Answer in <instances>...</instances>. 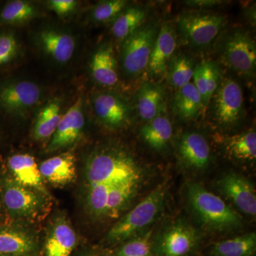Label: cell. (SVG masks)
<instances>
[{
	"label": "cell",
	"mask_w": 256,
	"mask_h": 256,
	"mask_svg": "<svg viewBox=\"0 0 256 256\" xmlns=\"http://www.w3.org/2000/svg\"><path fill=\"white\" fill-rule=\"evenodd\" d=\"M140 174L139 166L132 156L117 148H106L92 153L84 170L87 186L140 180Z\"/></svg>",
	"instance_id": "obj_1"
},
{
	"label": "cell",
	"mask_w": 256,
	"mask_h": 256,
	"mask_svg": "<svg viewBox=\"0 0 256 256\" xmlns=\"http://www.w3.org/2000/svg\"><path fill=\"white\" fill-rule=\"evenodd\" d=\"M188 195L192 208L208 226L222 230L237 228L242 225V216L236 212L200 184H190Z\"/></svg>",
	"instance_id": "obj_2"
},
{
	"label": "cell",
	"mask_w": 256,
	"mask_h": 256,
	"mask_svg": "<svg viewBox=\"0 0 256 256\" xmlns=\"http://www.w3.org/2000/svg\"><path fill=\"white\" fill-rule=\"evenodd\" d=\"M164 196V186L154 188L114 224L106 235V240L110 244L126 242L152 223L162 208Z\"/></svg>",
	"instance_id": "obj_3"
},
{
	"label": "cell",
	"mask_w": 256,
	"mask_h": 256,
	"mask_svg": "<svg viewBox=\"0 0 256 256\" xmlns=\"http://www.w3.org/2000/svg\"><path fill=\"white\" fill-rule=\"evenodd\" d=\"M1 202L12 216L34 220L42 213L47 197L6 176L2 184Z\"/></svg>",
	"instance_id": "obj_4"
},
{
	"label": "cell",
	"mask_w": 256,
	"mask_h": 256,
	"mask_svg": "<svg viewBox=\"0 0 256 256\" xmlns=\"http://www.w3.org/2000/svg\"><path fill=\"white\" fill-rule=\"evenodd\" d=\"M226 18L204 12H188L180 16L178 26L188 44L196 48L208 46L223 30Z\"/></svg>",
	"instance_id": "obj_5"
},
{
	"label": "cell",
	"mask_w": 256,
	"mask_h": 256,
	"mask_svg": "<svg viewBox=\"0 0 256 256\" xmlns=\"http://www.w3.org/2000/svg\"><path fill=\"white\" fill-rule=\"evenodd\" d=\"M158 31L156 25H144L124 40L122 62L128 74L139 75L148 67Z\"/></svg>",
	"instance_id": "obj_6"
},
{
	"label": "cell",
	"mask_w": 256,
	"mask_h": 256,
	"mask_svg": "<svg viewBox=\"0 0 256 256\" xmlns=\"http://www.w3.org/2000/svg\"><path fill=\"white\" fill-rule=\"evenodd\" d=\"M224 62L239 75L252 78L256 73V46L248 32L236 30L224 45Z\"/></svg>",
	"instance_id": "obj_7"
},
{
	"label": "cell",
	"mask_w": 256,
	"mask_h": 256,
	"mask_svg": "<svg viewBox=\"0 0 256 256\" xmlns=\"http://www.w3.org/2000/svg\"><path fill=\"white\" fill-rule=\"evenodd\" d=\"M214 112L218 124L230 127L238 124L244 114L242 88L233 78L220 80L214 92Z\"/></svg>",
	"instance_id": "obj_8"
},
{
	"label": "cell",
	"mask_w": 256,
	"mask_h": 256,
	"mask_svg": "<svg viewBox=\"0 0 256 256\" xmlns=\"http://www.w3.org/2000/svg\"><path fill=\"white\" fill-rule=\"evenodd\" d=\"M198 236L188 224L178 222L162 234L158 242L159 256H188L196 247Z\"/></svg>",
	"instance_id": "obj_9"
},
{
	"label": "cell",
	"mask_w": 256,
	"mask_h": 256,
	"mask_svg": "<svg viewBox=\"0 0 256 256\" xmlns=\"http://www.w3.org/2000/svg\"><path fill=\"white\" fill-rule=\"evenodd\" d=\"M85 124L82 100L79 98L62 116L58 127L50 139L47 151L54 152L74 144L82 136Z\"/></svg>",
	"instance_id": "obj_10"
},
{
	"label": "cell",
	"mask_w": 256,
	"mask_h": 256,
	"mask_svg": "<svg viewBox=\"0 0 256 256\" xmlns=\"http://www.w3.org/2000/svg\"><path fill=\"white\" fill-rule=\"evenodd\" d=\"M220 191L246 214L256 216V194L254 185L240 175L230 173L220 181Z\"/></svg>",
	"instance_id": "obj_11"
},
{
	"label": "cell",
	"mask_w": 256,
	"mask_h": 256,
	"mask_svg": "<svg viewBox=\"0 0 256 256\" xmlns=\"http://www.w3.org/2000/svg\"><path fill=\"white\" fill-rule=\"evenodd\" d=\"M38 246L34 236L18 226H0V256H32Z\"/></svg>",
	"instance_id": "obj_12"
},
{
	"label": "cell",
	"mask_w": 256,
	"mask_h": 256,
	"mask_svg": "<svg viewBox=\"0 0 256 256\" xmlns=\"http://www.w3.org/2000/svg\"><path fill=\"white\" fill-rule=\"evenodd\" d=\"M8 166L12 178L20 184L40 192L46 197L50 192L45 186L38 165L33 156L28 154H16L8 159Z\"/></svg>",
	"instance_id": "obj_13"
},
{
	"label": "cell",
	"mask_w": 256,
	"mask_h": 256,
	"mask_svg": "<svg viewBox=\"0 0 256 256\" xmlns=\"http://www.w3.org/2000/svg\"><path fill=\"white\" fill-rule=\"evenodd\" d=\"M176 47V35L170 24L162 26L156 35L148 63V72L151 76H160L168 70Z\"/></svg>",
	"instance_id": "obj_14"
},
{
	"label": "cell",
	"mask_w": 256,
	"mask_h": 256,
	"mask_svg": "<svg viewBox=\"0 0 256 256\" xmlns=\"http://www.w3.org/2000/svg\"><path fill=\"white\" fill-rule=\"evenodd\" d=\"M43 180L55 186H65L76 178V156L72 152L44 161L38 166Z\"/></svg>",
	"instance_id": "obj_15"
},
{
	"label": "cell",
	"mask_w": 256,
	"mask_h": 256,
	"mask_svg": "<svg viewBox=\"0 0 256 256\" xmlns=\"http://www.w3.org/2000/svg\"><path fill=\"white\" fill-rule=\"evenodd\" d=\"M76 234L64 216L50 226L45 242V256H69L76 244Z\"/></svg>",
	"instance_id": "obj_16"
},
{
	"label": "cell",
	"mask_w": 256,
	"mask_h": 256,
	"mask_svg": "<svg viewBox=\"0 0 256 256\" xmlns=\"http://www.w3.org/2000/svg\"><path fill=\"white\" fill-rule=\"evenodd\" d=\"M41 92L33 82L10 84L0 90V104L6 110L21 111L30 108L40 100Z\"/></svg>",
	"instance_id": "obj_17"
},
{
	"label": "cell",
	"mask_w": 256,
	"mask_h": 256,
	"mask_svg": "<svg viewBox=\"0 0 256 256\" xmlns=\"http://www.w3.org/2000/svg\"><path fill=\"white\" fill-rule=\"evenodd\" d=\"M178 154L185 164L195 170H204L210 159V144L198 132L184 134L178 146Z\"/></svg>",
	"instance_id": "obj_18"
},
{
	"label": "cell",
	"mask_w": 256,
	"mask_h": 256,
	"mask_svg": "<svg viewBox=\"0 0 256 256\" xmlns=\"http://www.w3.org/2000/svg\"><path fill=\"white\" fill-rule=\"evenodd\" d=\"M94 106L98 117L111 128L121 127L129 119V107L114 94H101L96 96Z\"/></svg>",
	"instance_id": "obj_19"
},
{
	"label": "cell",
	"mask_w": 256,
	"mask_h": 256,
	"mask_svg": "<svg viewBox=\"0 0 256 256\" xmlns=\"http://www.w3.org/2000/svg\"><path fill=\"white\" fill-rule=\"evenodd\" d=\"M90 68L92 77L98 84L105 86H112L117 84L118 74L112 45H104L94 54Z\"/></svg>",
	"instance_id": "obj_20"
},
{
	"label": "cell",
	"mask_w": 256,
	"mask_h": 256,
	"mask_svg": "<svg viewBox=\"0 0 256 256\" xmlns=\"http://www.w3.org/2000/svg\"><path fill=\"white\" fill-rule=\"evenodd\" d=\"M164 88L159 84L146 82L143 84L138 92V114L146 122L161 114L164 106Z\"/></svg>",
	"instance_id": "obj_21"
},
{
	"label": "cell",
	"mask_w": 256,
	"mask_h": 256,
	"mask_svg": "<svg viewBox=\"0 0 256 256\" xmlns=\"http://www.w3.org/2000/svg\"><path fill=\"white\" fill-rule=\"evenodd\" d=\"M40 40L44 50L57 62L66 63L72 58L75 50V41L70 35L46 30L40 33Z\"/></svg>",
	"instance_id": "obj_22"
},
{
	"label": "cell",
	"mask_w": 256,
	"mask_h": 256,
	"mask_svg": "<svg viewBox=\"0 0 256 256\" xmlns=\"http://www.w3.org/2000/svg\"><path fill=\"white\" fill-rule=\"evenodd\" d=\"M203 106L201 96L191 82L178 89L173 99L174 112L183 120L196 118Z\"/></svg>",
	"instance_id": "obj_23"
},
{
	"label": "cell",
	"mask_w": 256,
	"mask_h": 256,
	"mask_svg": "<svg viewBox=\"0 0 256 256\" xmlns=\"http://www.w3.org/2000/svg\"><path fill=\"white\" fill-rule=\"evenodd\" d=\"M141 136L152 149H164L172 136V126L166 116L160 114L148 121L141 129Z\"/></svg>",
	"instance_id": "obj_24"
},
{
	"label": "cell",
	"mask_w": 256,
	"mask_h": 256,
	"mask_svg": "<svg viewBox=\"0 0 256 256\" xmlns=\"http://www.w3.org/2000/svg\"><path fill=\"white\" fill-rule=\"evenodd\" d=\"M140 180H130L112 185L108 196L105 217L116 218L134 196Z\"/></svg>",
	"instance_id": "obj_25"
},
{
	"label": "cell",
	"mask_w": 256,
	"mask_h": 256,
	"mask_svg": "<svg viewBox=\"0 0 256 256\" xmlns=\"http://www.w3.org/2000/svg\"><path fill=\"white\" fill-rule=\"evenodd\" d=\"M256 250V234H244L216 242L212 250L214 256H254Z\"/></svg>",
	"instance_id": "obj_26"
},
{
	"label": "cell",
	"mask_w": 256,
	"mask_h": 256,
	"mask_svg": "<svg viewBox=\"0 0 256 256\" xmlns=\"http://www.w3.org/2000/svg\"><path fill=\"white\" fill-rule=\"evenodd\" d=\"M62 116L58 101H52L47 104L37 116L33 136L36 140L50 139L58 127Z\"/></svg>",
	"instance_id": "obj_27"
},
{
	"label": "cell",
	"mask_w": 256,
	"mask_h": 256,
	"mask_svg": "<svg viewBox=\"0 0 256 256\" xmlns=\"http://www.w3.org/2000/svg\"><path fill=\"white\" fill-rule=\"evenodd\" d=\"M146 16V10L139 6L124 10L114 20L112 26V34L119 40H126L142 26Z\"/></svg>",
	"instance_id": "obj_28"
},
{
	"label": "cell",
	"mask_w": 256,
	"mask_h": 256,
	"mask_svg": "<svg viewBox=\"0 0 256 256\" xmlns=\"http://www.w3.org/2000/svg\"><path fill=\"white\" fill-rule=\"evenodd\" d=\"M226 148L229 154L237 160L252 161L256 158V133L255 130L235 134L226 138Z\"/></svg>",
	"instance_id": "obj_29"
},
{
	"label": "cell",
	"mask_w": 256,
	"mask_h": 256,
	"mask_svg": "<svg viewBox=\"0 0 256 256\" xmlns=\"http://www.w3.org/2000/svg\"><path fill=\"white\" fill-rule=\"evenodd\" d=\"M170 84L176 89L181 88L191 82L194 66L193 60L188 56L180 55L172 57L169 64Z\"/></svg>",
	"instance_id": "obj_30"
},
{
	"label": "cell",
	"mask_w": 256,
	"mask_h": 256,
	"mask_svg": "<svg viewBox=\"0 0 256 256\" xmlns=\"http://www.w3.org/2000/svg\"><path fill=\"white\" fill-rule=\"evenodd\" d=\"M114 184H95L87 186L86 208L95 217H105L108 196Z\"/></svg>",
	"instance_id": "obj_31"
},
{
	"label": "cell",
	"mask_w": 256,
	"mask_h": 256,
	"mask_svg": "<svg viewBox=\"0 0 256 256\" xmlns=\"http://www.w3.org/2000/svg\"><path fill=\"white\" fill-rule=\"evenodd\" d=\"M152 232L128 239L112 256H152Z\"/></svg>",
	"instance_id": "obj_32"
},
{
	"label": "cell",
	"mask_w": 256,
	"mask_h": 256,
	"mask_svg": "<svg viewBox=\"0 0 256 256\" xmlns=\"http://www.w3.org/2000/svg\"><path fill=\"white\" fill-rule=\"evenodd\" d=\"M36 14V9L28 2L16 0L10 2L2 11L1 18L5 22L16 24L24 22Z\"/></svg>",
	"instance_id": "obj_33"
},
{
	"label": "cell",
	"mask_w": 256,
	"mask_h": 256,
	"mask_svg": "<svg viewBox=\"0 0 256 256\" xmlns=\"http://www.w3.org/2000/svg\"><path fill=\"white\" fill-rule=\"evenodd\" d=\"M127 1L111 0L101 2L96 6L92 12V18L98 22H106L118 16L126 8Z\"/></svg>",
	"instance_id": "obj_34"
},
{
	"label": "cell",
	"mask_w": 256,
	"mask_h": 256,
	"mask_svg": "<svg viewBox=\"0 0 256 256\" xmlns=\"http://www.w3.org/2000/svg\"><path fill=\"white\" fill-rule=\"evenodd\" d=\"M18 52V44L11 34H0V66L11 62Z\"/></svg>",
	"instance_id": "obj_35"
},
{
	"label": "cell",
	"mask_w": 256,
	"mask_h": 256,
	"mask_svg": "<svg viewBox=\"0 0 256 256\" xmlns=\"http://www.w3.org/2000/svg\"><path fill=\"white\" fill-rule=\"evenodd\" d=\"M192 78H194V85L201 96L204 106L208 105L210 100L207 95V62L200 64L195 68Z\"/></svg>",
	"instance_id": "obj_36"
},
{
	"label": "cell",
	"mask_w": 256,
	"mask_h": 256,
	"mask_svg": "<svg viewBox=\"0 0 256 256\" xmlns=\"http://www.w3.org/2000/svg\"><path fill=\"white\" fill-rule=\"evenodd\" d=\"M220 67L214 62H207V95L208 100L213 97L220 82Z\"/></svg>",
	"instance_id": "obj_37"
},
{
	"label": "cell",
	"mask_w": 256,
	"mask_h": 256,
	"mask_svg": "<svg viewBox=\"0 0 256 256\" xmlns=\"http://www.w3.org/2000/svg\"><path fill=\"white\" fill-rule=\"evenodd\" d=\"M48 4L57 14L64 16L73 11L77 2L74 0H52L48 2Z\"/></svg>",
	"instance_id": "obj_38"
},
{
	"label": "cell",
	"mask_w": 256,
	"mask_h": 256,
	"mask_svg": "<svg viewBox=\"0 0 256 256\" xmlns=\"http://www.w3.org/2000/svg\"><path fill=\"white\" fill-rule=\"evenodd\" d=\"M223 2H224L217 1V0H192V1H186V4L194 8H207L222 4Z\"/></svg>",
	"instance_id": "obj_39"
},
{
	"label": "cell",
	"mask_w": 256,
	"mask_h": 256,
	"mask_svg": "<svg viewBox=\"0 0 256 256\" xmlns=\"http://www.w3.org/2000/svg\"><path fill=\"white\" fill-rule=\"evenodd\" d=\"M0 206H1V198H0Z\"/></svg>",
	"instance_id": "obj_40"
},
{
	"label": "cell",
	"mask_w": 256,
	"mask_h": 256,
	"mask_svg": "<svg viewBox=\"0 0 256 256\" xmlns=\"http://www.w3.org/2000/svg\"><path fill=\"white\" fill-rule=\"evenodd\" d=\"M90 256V255H86V256Z\"/></svg>",
	"instance_id": "obj_41"
}]
</instances>
